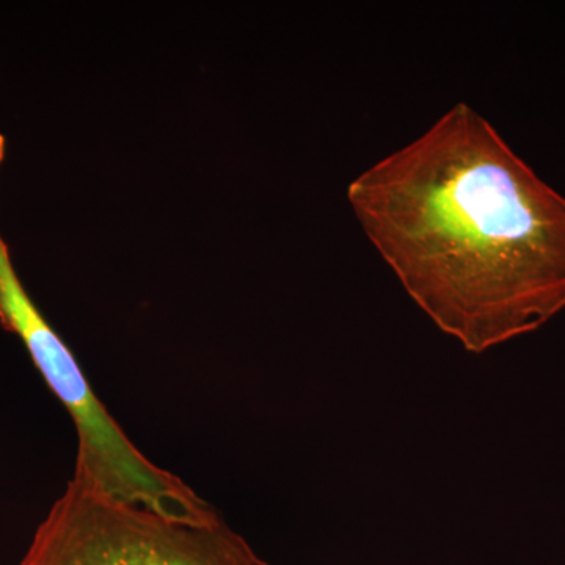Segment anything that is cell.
Here are the masks:
<instances>
[{
	"label": "cell",
	"mask_w": 565,
	"mask_h": 565,
	"mask_svg": "<svg viewBox=\"0 0 565 565\" xmlns=\"http://www.w3.org/2000/svg\"><path fill=\"white\" fill-rule=\"evenodd\" d=\"M374 247L445 333L481 353L565 308V199L459 103L349 182Z\"/></svg>",
	"instance_id": "6da1fadb"
},
{
	"label": "cell",
	"mask_w": 565,
	"mask_h": 565,
	"mask_svg": "<svg viewBox=\"0 0 565 565\" xmlns=\"http://www.w3.org/2000/svg\"><path fill=\"white\" fill-rule=\"evenodd\" d=\"M20 565H267L211 511L166 515L77 479L52 505Z\"/></svg>",
	"instance_id": "3957f363"
},
{
	"label": "cell",
	"mask_w": 565,
	"mask_h": 565,
	"mask_svg": "<svg viewBox=\"0 0 565 565\" xmlns=\"http://www.w3.org/2000/svg\"><path fill=\"white\" fill-rule=\"evenodd\" d=\"M7 140L3 134H0V166H2L3 159H6Z\"/></svg>",
	"instance_id": "277c9868"
},
{
	"label": "cell",
	"mask_w": 565,
	"mask_h": 565,
	"mask_svg": "<svg viewBox=\"0 0 565 565\" xmlns=\"http://www.w3.org/2000/svg\"><path fill=\"white\" fill-rule=\"evenodd\" d=\"M0 323L20 338L44 382L73 418L79 438L74 479L111 500L166 515H203L212 511L178 476L141 455L93 393L76 356L25 291L2 234Z\"/></svg>",
	"instance_id": "7a4b0ae2"
}]
</instances>
